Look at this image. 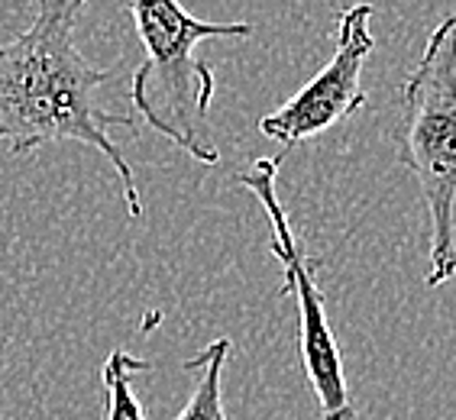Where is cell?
<instances>
[{
  "label": "cell",
  "mask_w": 456,
  "mask_h": 420,
  "mask_svg": "<svg viewBox=\"0 0 456 420\" xmlns=\"http://www.w3.org/2000/svg\"><path fill=\"white\" fill-rule=\"evenodd\" d=\"M285 156L259 158L249 168H243L237 182L256 201L263 204L265 217H269V249L279 259L285 285L281 295H291L298 304V352L301 368L311 392L321 408V420H353L356 417V404L346 388V372H343L340 346L334 340L330 320H327V307L321 298V285L314 279V262L305 255V246L298 243L295 230L289 223V214L279 201V166Z\"/></svg>",
  "instance_id": "cell-4"
},
{
  "label": "cell",
  "mask_w": 456,
  "mask_h": 420,
  "mask_svg": "<svg viewBox=\"0 0 456 420\" xmlns=\"http://www.w3.org/2000/svg\"><path fill=\"white\" fill-rule=\"evenodd\" d=\"M81 0H45L33 23L10 43H0V142L13 156H27L45 142H81L114 166L126 210L142 217V194L130 162L114 142V126H133V117L107 114L97 88L114 78V69H94L78 43L75 27Z\"/></svg>",
  "instance_id": "cell-1"
},
{
  "label": "cell",
  "mask_w": 456,
  "mask_h": 420,
  "mask_svg": "<svg viewBox=\"0 0 456 420\" xmlns=\"http://www.w3.org/2000/svg\"><path fill=\"white\" fill-rule=\"evenodd\" d=\"M398 149L414 175L430 217V255L424 285L453 279V194H456V13L430 29L424 52L402 85Z\"/></svg>",
  "instance_id": "cell-3"
},
{
  "label": "cell",
  "mask_w": 456,
  "mask_h": 420,
  "mask_svg": "<svg viewBox=\"0 0 456 420\" xmlns=\"http://www.w3.org/2000/svg\"><path fill=\"white\" fill-rule=\"evenodd\" d=\"M230 352H233L230 336H214L198 356L182 362L184 372L194 378V385L191 398L175 420H230L224 411V366H227Z\"/></svg>",
  "instance_id": "cell-6"
},
{
  "label": "cell",
  "mask_w": 456,
  "mask_h": 420,
  "mask_svg": "<svg viewBox=\"0 0 456 420\" xmlns=\"http://www.w3.org/2000/svg\"><path fill=\"white\" fill-rule=\"evenodd\" d=\"M150 372V362L133 356L126 350H114L107 356L101 378H104V394H107V411L104 420H146L140 398L133 392V378Z\"/></svg>",
  "instance_id": "cell-7"
},
{
  "label": "cell",
  "mask_w": 456,
  "mask_h": 420,
  "mask_svg": "<svg viewBox=\"0 0 456 420\" xmlns=\"http://www.w3.org/2000/svg\"><path fill=\"white\" fill-rule=\"evenodd\" d=\"M126 13L142 43V65L133 71L130 101L146 126L204 166H217L211 136V101L217 78L198 45L208 39H246L249 23H211L191 17L175 0H130Z\"/></svg>",
  "instance_id": "cell-2"
},
{
  "label": "cell",
  "mask_w": 456,
  "mask_h": 420,
  "mask_svg": "<svg viewBox=\"0 0 456 420\" xmlns=\"http://www.w3.org/2000/svg\"><path fill=\"white\" fill-rule=\"evenodd\" d=\"M372 17H376L372 4H356L337 13L334 55L298 94L259 120V133L265 140L281 142L289 152L291 146L314 140L321 133L334 130L346 117L360 114L366 104V91L360 85L362 65L376 49V39L369 29Z\"/></svg>",
  "instance_id": "cell-5"
}]
</instances>
